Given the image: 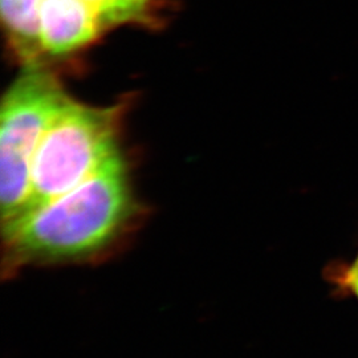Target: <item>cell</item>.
Returning <instances> with one entry per match:
<instances>
[{
	"instance_id": "cell-1",
	"label": "cell",
	"mask_w": 358,
	"mask_h": 358,
	"mask_svg": "<svg viewBox=\"0 0 358 358\" xmlns=\"http://www.w3.org/2000/svg\"><path fill=\"white\" fill-rule=\"evenodd\" d=\"M128 167L115 153L77 187L3 229L15 264L87 262L124 239L137 217Z\"/></svg>"
},
{
	"instance_id": "cell-2",
	"label": "cell",
	"mask_w": 358,
	"mask_h": 358,
	"mask_svg": "<svg viewBox=\"0 0 358 358\" xmlns=\"http://www.w3.org/2000/svg\"><path fill=\"white\" fill-rule=\"evenodd\" d=\"M120 115V106L90 108L72 100L64 103L34 157L31 192L19 219L71 192L118 153Z\"/></svg>"
},
{
	"instance_id": "cell-3",
	"label": "cell",
	"mask_w": 358,
	"mask_h": 358,
	"mask_svg": "<svg viewBox=\"0 0 358 358\" xmlns=\"http://www.w3.org/2000/svg\"><path fill=\"white\" fill-rule=\"evenodd\" d=\"M69 99L51 73L31 66L8 90L0 115L3 229L16 222L31 192L32 161L53 118Z\"/></svg>"
},
{
	"instance_id": "cell-4",
	"label": "cell",
	"mask_w": 358,
	"mask_h": 358,
	"mask_svg": "<svg viewBox=\"0 0 358 358\" xmlns=\"http://www.w3.org/2000/svg\"><path fill=\"white\" fill-rule=\"evenodd\" d=\"M103 26L97 13L84 0H43L40 35L45 53L63 56L87 47Z\"/></svg>"
},
{
	"instance_id": "cell-5",
	"label": "cell",
	"mask_w": 358,
	"mask_h": 358,
	"mask_svg": "<svg viewBox=\"0 0 358 358\" xmlns=\"http://www.w3.org/2000/svg\"><path fill=\"white\" fill-rule=\"evenodd\" d=\"M43 0H0L1 20L16 55L36 66L43 53L40 35V8Z\"/></svg>"
},
{
	"instance_id": "cell-6",
	"label": "cell",
	"mask_w": 358,
	"mask_h": 358,
	"mask_svg": "<svg viewBox=\"0 0 358 358\" xmlns=\"http://www.w3.org/2000/svg\"><path fill=\"white\" fill-rule=\"evenodd\" d=\"M327 275L337 292L353 296L358 300V259L350 263H332L327 269Z\"/></svg>"
},
{
	"instance_id": "cell-7",
	"label": "cell",
	"mask_w": 358,
	"mask_h": 358,
	"mask_svg": "<svg viewBox=\"0 0 358 358\" xmlns=\"http://www.w3.org/2000/svg\"><path fill=\"white\" fill-rule=\"evenodd\" d=\"M97 13L103 28L131 22L124 0H84Z\"/></svg>"
},
{
	"instance_id": "cell-8",
	"label": "cell",
	"mask_w": 358,
	"mask_h": 358,
	"mask_svg": "<svg viewBox=\"0 0 358 358\" xmlns=\"http://www.w3.org/2000/svg\"><path fill=\"white\" fill-rule=\"evenodd\" d=\"M124 4L128 10L130 20L141 19L149 8V0H124Z\"/></svg>"
},
{
	"instance_id": "cell-9",
	"label": "cell",
	"mask_w": 358,
	"mask_h": 358,
	"mask_svg": "<svg viewBox=\"0 0 358 358\" xmlns=\"http://www.w3.org/2000/svg\"><path fill=\"white\" fill-rule=\"evenodd\" d=\"M356 259H358V255H357V256H356Z\"/></svg>"
}]
</instances>
